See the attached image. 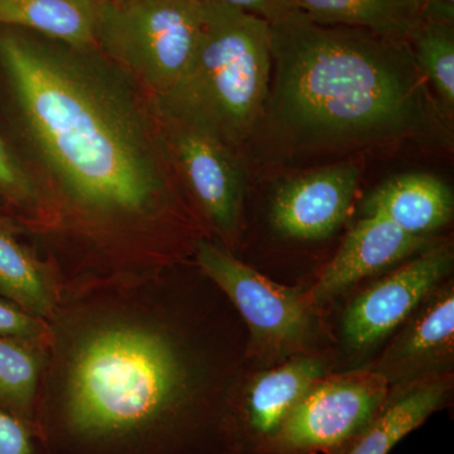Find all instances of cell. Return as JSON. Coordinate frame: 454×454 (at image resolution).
<instances>
[{
  "label": "cell",
  "mask_w": 454,
  "mask_h": 454,
  "mask_svg": "<svg viewBox=\"0 0 454 454\" xmlns=\"http://www.w3.org/2000/svg\"><path fill=\"white\" fill-rule=\"evenodd\" d=\"M37 191L17 155L0 134V215L22 232L35 220Z\"/></svg>",
  "instance_id": "44dd1931"
},
{
  "label": "cell",
  "mask_w": 454,
  "mask_h": 454,
  "mask_svg": "<svg viewBox=\"0 0 454 454\" xmlns=\"http://www.w3.org/2000/svg\"><path fill=\"white\" fill-rule=\"evenodd\" d=\"M453 372L391 387L381 408L346 454H389L453 396Z\"/></svg>",
  "instance_id": "5bb4252c"
},
{
  "label": "cell",
  "mask_w": 454,
  "mask_h": 454,
  "mask_svg": "<svg viewBox=\"0 0 454 454\" xmlns=\"http://www.w3.org/2000/svg\"><path fill=\"white\" fill-rule=\"evenodd\" d=\"M358 177L355 164L343 163L289 179L273 197L271 225L297 240L328 238L348 216Z\"/></svg>",
  "instance_id": "4fadbf2b"
},
{
  "label": "cell",
  "mask_w": 454,
  "mask_h": 454,
  "mask_svg": "<svg viewBox=\"0 0 454 454\" xmlns=\"http://www.w3.org/2000/svg\"><path fill=\"white\" fill-rule=\"evenodd\" d=\"M434 244L430 236L408 234L384 217L366 215L349 230L339 252L307 289L310 303L325 310L361 280L396 267Z\"/></svg>",
  "instance_id": "7c38bea8"
},
{
  "label": "cell",
  "mask_w": 454,
  "mask_h": 454,
  "mask_svg": "<svg viewBox=\"0 0 454 454\" xmlns=\"http://www.w3.org/2000/svg\"><path fill=\"white\" fill-rule=\"evenodd\" d=\"M380 373L366 367L319 379L293 409L267 454H346L389 394Z\"/></svg>",
  "instance_id": "52a82bcc"
},
{
  "label": "cell",
  "mask_w": 454,
  "mask_h": 454,
  "mask_svg": "<svg viewBox=\"0 0 454 454\" xmlns=\"http://www.w3.org/2000/svg\"><path fill=\"white\" fill-rule=\"evenodd\" d=\"M47 325V454L232 453L249 336L192 259L62 292Z\"/></svg>",
  "instance_id": "7a4b0ae2"
},
{
  "label": "cell",
  "mask_w": 454,
  "mask_h": 454,
  "mask_svg": "<svg viewBox=\"0 0 454 454\" xmlns=\"http://www.w3.org/2000/svg\"><path fill=\"white\" fill-rule=\"evenodd\" d=\"M428 0H295V8L321 25L365 29L408 42L427 17Z\"/></svg>",
  "instance_id": "e0dca14e"
},
{
  "label": "cell",
  "mask_w": 454,
  "mask_h": 454,
  "mask_svg": "<svg viewBox=\"0 0 454 454\" xmlns=\"http://www.w3.org/2000/svg\"><path fill=\"white\" fill-rule=\"evenodd\" d=\"M49 325L0 295V336L46 345Z\"/></svg>",
  "instance_id": "7402d4cb"
},
{
  "label": "cell",
  "mask_w": 454,
  "mask_h": 454,
  "mask_svg": "<svg viewBox=\"0 0 454 454\" xmlns=\"http://www.w3.org/2000/svg\"><path fill=\"white\" fill-rule=\"evenodd\" d=\"M0 454H47L35 428L0 406Z\"/></svg>",
  "instance_id": "603a6c76"
},
{
  "label": "cell",
  "mask_w": 454,
  "mask_h": 454,
  "mask_svg": "<svg viewBox=\"0 0 454 454\" xmlns=\"http://www.w3.org/2000/svg\"><path fill=\"white\" fill-rule=\"evenodd\" d=\"M0 134L37 191L20 234L59 294L186 262L210 238L153 97L98 47L0 26Z\"/></svg>",
  "instance_id": "6da1fadb"
},
{
  "label": "cell",
  "mask_w": 454,
  "mask_h": 454,
  "mask_svg": "<svg viewBox=\"0 0 454 454\" xmlns=\"http://www.w3.org/2000/svg\"><path fill=\"white\" fill-rule=\"evenodd\" d=\"M160 116L170 158L191 205L207 232L231 252L240 231L245 193L234 152L199 128Z\"/></svg>",
  "instance_id": "9c48e42d"
},
{
  "label": "cell",
  "mask_w": 454,
  "mask_h": 454,
  "mask_svg": "<svg viewBox=\"0 0 454 454\" xmlns=\"http://www.w3.org/2000/svg\"><path fill=\"white\" fill-rule=\"evenodd\" d=\"M0 295L38 318L50 319L59 288L31 244L11 220L0 215Z\"/></svg>",
  "instance_id": "2e32d148"
},
{
  "label": "cell",
  "mask_w": 454,
  "mask_h": 454,
  "mask_svg": "<svg viewBox=\"0 0 454 454\" xmlns=\"http://www.w3.org/2000/svg\"><path fill=\"white\" fill-rule=\"evenodd\" d=\"M274 122L300 145H351L419 133L429 121L408 42L321 25L295 11L269 23Z\"/></svg>",
  "instance_id": "3957f363"
},
{
  "label": "cell",
  "mask_w": 454,
  "mask_h": 454,
  "mask_svg": "<svg viewBox=\"0 0 454 454\" xmlns=\"http://www.w3.org/2000/svg\"><path fill=\"white\" fill-rule=\"evenodd\" d=\"M121 2H125V0H121Z\"/></svg>",
  "instance_id": "484cf974"
},
{
  "label": "cell",
  "mask_w": 454,
  "mask_h": 454,
  "mask_svg": "<svg viewBox=\"0 0 454 454\" xmlns=\"http://www.w3.org/2000/svg\"><path fill=\"white\" fill-rule=\"evenodd\" d=\"M44 346L0 336V406L32 428Z\"/></svg>",
  "instance_id": "d6986e66"
},
{
  "label": "cell",
  "mask_w": 454,
  "mask_h": 454,
  "mask_svg": "<svg viewBox=\"0 0 454 454\" xmlns=\"http://www.w3.org/2000/svg\"><path fill=\"white\" fill-rule=\"evenodd\" d=\"M415 64L447 107L454 106L453 20L428 16L408 41Z\"/></svg>",
  "instance_id": "ffe728a7"
},
{
  "label": "cell",
  "mask_w": 454,
  "mask_h": 454,
  "mask_svg": "<svg viewBox=\"0 0 454 454\" xmlns=\"http://www.w3.org/2000/svg\"><path fill=\"white\" fill-rule=\"evenodd\" d=\"M200 28V0H94L98 49L153 98L186 70Z\"/></svg>",
  "instance_id": "8992f818"
},
{
  "label": "cell",
  "mask_w": 454,
  "mask_h": 454,
  "mask_svg": "<svg viewBox=\"0 0 454 454\" xmlns=\"http://www.w3.org/2000/svg\"><path fill=\"white\" fill-rule=\"evenodd\" d=\"M201 28L186 70L160 97L158 113L211 134L234 151L255 129L270 92L268 20L200 0Z\"/></svg>",
  "instance_id": "277c9868"
},
{
  "label": "cell",
  "mask_w": 454,
  "mask_h": 454,
  "mask_svg": "<svg viewBox=\"0 0 454 454\" xmlns=\"http://www.w3.org/2000/svg\"><path fill=\"white\" fill-rule=\"evenodd\" d=\"M0 26L95 46L94 0H0Z\"/></svg>",
  "instance_id": "ac0fdd59"
},
{
  "label": "cell",
  "mask_w": 454,
  "mask_h": 454,
  "mask_svg": "<svg viewBox=\"0 0 454 454\" xmlns=\"http://www.w3.org/2000/svg\"><path fill=\"white\" fill-rule=\"evenodd\" d=\"M364 212L384 217L408 234L430 236L452 221L454 197L441 178L408 173L376 187L364 201Z\"/></svg>",
  "instance_id": "9a60e30c"
},
{
  "label": "cell",
  "mask_w": 454,
  "mask_h": 454,
  "mask_svg": "<svg viewBox=\"0 0 454 454\" xmlns=\"http://www.w3.org/2000/svg\"><path fill=\"white\" fill-rule=\"evenodd\" d=\"M262 18L269 23L295 11V0H208Z\"/></svg>",
  "instance_id": "cb8c5ba5"
},
{
  "label": "cell",
  "mask_w": 454,
  "mask_h": 454,
  "mask_svg": "<svg viewBox=\"0 0 454 454\" xmlns=\"http://www.w3.org/2000/svg\"><path fill=\"white\" fill-rule=\"evenodd\" d=\"M443 2L452 3V4H454V0H443Z\"/></svg>",
  "instance_id": "d4e9b609"
},
{
  "label": "cell",
  "mask_w": 454,
  "mask_h": 454,
  "mask_svg": "<svg viewBox=\"0 0 454 454\" xmlns=\"http://www.w3.org/2000/svg\"><path fill=\"white\" fill-rule=\"evenodd\" d=\"M337 363L339 352L328 348L295 355L269 369L249 370L236 400L231 454H267L293 409Z\"/></svg>",
  "instance_id": "30bf717a"
},
{
  "label": "cell",
  "mask_w": 454,
  "mask_h": 454,
  "mask_svg": "<svg viewBox=\"0 0 454 454\" xmlns=\"http://www.w3.org/2000/svg\"><path fill=\"white\" fill-rule=\"evenodd\" d=\"M192 260L243 319L250 370L269 369L295 355L333 348L325 310L310 303L309 288L273 282L211 238L199 240Z\"/></svg>",
  "instance_id": "5b68a950"
},
{
  "label": "cell",
  "mask_w": 454,
  "mask_h": 454,
  "mask_svg": "<svg viewBox=\"0 0 454 454\" xmlns=\"http://www.w3.org/2000/svg\"><path fill=\"white\" fill-rule=\"evenodd\" d=\"M453 265L452 244L435 243L358 293L340 318V342L345 354L355 361L372 360L430 293L450 278Z\"/></svg>",
  "instance_id": "ba28073f"
},
{
  "label": "cell",
  "mask_w": 454,
  "mask_h": 454,
  "mask_svg": "<svg viewBox=\"0 0 454 454\" xmlns=\"http://www.w3.org/2000/svg\"><path fill=\"white\" fill-rule=\"evenodd\" d=\"M454 284H439L380 354L361 367L380 373L391 387L453 372Z\"/></svg>",
  "instance_id": "8fae6325"
}]
</instances>
